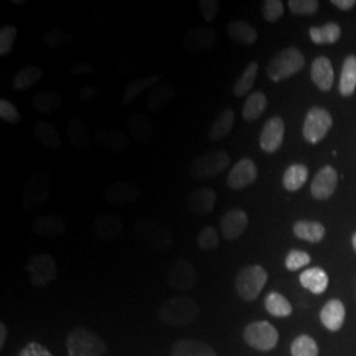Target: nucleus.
Masks as SVG:
<instances>
[{
	"instance_id": "obj_22",
	"label": "nucleus",
	"mask_w": 356,
	"mask_h": 356,
	"mask_svg": "<svg viewBox=\"0 0 356 356\" xmlns=\"http://www.w3.org/2000/svg\"><path fill=\"white\" fill-rule=\"evenodd\" d=\"M126 126H127L129 134L135 140L140 143H147L151 140L154 135V126L149 118L140 113H134L129 114L126 119Z\"/></svg>"
},
{
	"instance_id": "obj_21",
	"label": "nucleus",
	"mask_w": 356,
	"mask_h": 356,
	"mask_svg": "<svg viewBox=\"0 0 356 356\" xmlns=\"http://www.w3.org/2000/svg\"><path fill=\"white\" fill-rule=\"evenodd\" d=\"M216 204V193L211 188H201L191 191L188 197V206L191 211L198 216L210 214Z\"/></svg>"
},
{
	"instance_id": "obj_43",
	"label": "nucleus",
	"mask_w": 356,
	"mask_h": 356,
	"mask_svg": "<svg viewBox=\"0 0 356 356\" xmlns=\"http://www.w3.org/2000/svg\"><path fill=\"white\" fill-rule=\"evenodd\" d=\"M293 356H318V346L307 335H300L294 339L291 347Z\"/></svg>"
},
{
	"instance_id": "obj_50",
	"label": "nucleus",
	"mask_w": 356,
	"mask_h": 356,
	"mask_svg": "<svg viewBox=\"0 0 356 356\" xmlns=\"http://www.w3.org/2000/svg\"><path fill=\"white\" fill-rule=\"evenodd\" d=\"M0 118L13 124H17L22 122V115L19 113V110L7 99L0 101Z\"/></svg>"
},
{
	"instance_id": "obj_35",
	"label": "nucleus",
	"mask_w": 356,
	"mask_h": 356,
	"mask_svg": "<svg viewBox=\"0 0 356 356\" xmlns=\"http://www.w3.org/2000/svg\"><path fill=\"white\" fill-rule=\"evenodd\" d=\"M267 104L268 99L266 94L261 92V91H254L247 98V101L244 103L243 118L247 122H254L256 119H259L266 111Z\"/></svg>"
},
{
	"instance_id": "obj_15",
	"label": "nucleus",
	"mask_w": 356,
	"mask_h": 356,
	"mask_svg": "<svg viewBox=\"0 0 356 356\" xmlns=\"http://www.w3.org/2000/svg\"><path fill=\"white\" fill-rule=\"evenodd\" d=\"M285 124L280 116H273L264 124L260 134V147L264 152L275 153L280 149L284 140Z\"/></svg>"
},
{
	"instance_id": "obj_9",
	"label": "nucleus",
	"mask_w": 356,
	"mask_h": 356,
	"mask_svg": "<svg viewBox=\"0 0 356 356\" xmlns=\"http://www.w3.org/2000/svg\"><path fill=\"white\" fill-rule=\"evenodd\" d=\"M26 269L29 273L31 284L38 288H42L51 284L57 279V273H58L57 261L54 260L53 256L47 254L31 257Z\"/></svg>"
},
{
	"instance_id": "obj_6",
	"label": "nucleus",
	"mask_w": 356,
	"mask_h": 356,
	"mask_svg": "<svg viewBox=\"0 0 356 356\" xmlns=\"http://www.w3.org/2000/svg\"><path fill=\"white\" fill-rule=\"evenodd\" d=\"M267 270L260 266L243 268L235 279V288L244 301H254L266 286Z\"/></svg>"
},
{
	"instance_id": "obj_10",
	"label": "nucleus",
	"mask_w": 356,
	"mask_h": 356,
	"mask_svg": "<svg viewBox=\"0 0 356 356\" xmlns=\"http://www.w3.org/2000/svg\"><path fill=\"white\" fill-rule=\"evenodd\" d=\"M332 126V118L325 108L313 107L306 115L304 123V138L310 144H318Z\"/></svg>"
},
{
	"instance_id": "obj_8",
	"label": "nucleus",
	"mask_w": 356,
	"mask_h": 356,
	"mask_svg": "<svg viewBox=\"0 0 356 356\" xmlns=\"http://www.w3.org/2000/svg\"><path fill=\"white\" fill-rule=\"evenodd\" d=\"M243 337L245 343L260 351H270L279 342V332L267 321H256L247 325Z\"/></svg>"
},
{
	"instance_id": "obj_38",
	"label": "nucleus",
	"mask_w": 356,
	"mask_h": 356,
	"mask_svg": "<svg viewBox=\"0 0 356 356\" xmlns=\"http://www.w3.org/2000/svg\"><path fill=\"white\" fill-rule=\"evenodd\" d=\"M266 309L268 313L273 317L284 318L292 314V305L291 302L279 292H270L266 297Z\"/></svg>"
},
{
	"instance_id": "obj_24",
	"label": "nucleus",
	"mask_w": 356,
	"mask_h": 356,
	"mask_svg": "<svg viewBox=\"0 0 356 356\" xmlns=\"http://www.w3.org/2000/svg\"><path fill=\"white\" fill-rule=\"evenodd\" d=\"M35 136L38 143L51 151H56L63 147V139L58 129L45 120H38L33 127Z\"/></svg>"
},
{
	"instance_id": "obj_11",
	"label": "nucleus",
	"mask_w": 356,
	"mask_h": 356,
	"mask_svg": "<svg viewBox=\"0 0 356 356\" xmlns=\"http://www.w3.org/2000/svg\"><path fill=\"white\" fill-rule=\"evenodd\" d=\"M166 282L176 291H191L198 284V273L188 259H178L170 268Z\"/></svg>"
},
{
	"instance_id": "obj_5",
	"label": "nucleus",
	"mask_w": 356,
	"mask_h": 356,
	"mask_svg": "<svg viewBox=\"0 0 356 356\" xmlns=\"http://www.w3.org/2000/svg\"><path fill=\"white\" fill-rule=\"evenodd\" d=\"M305 65V57L300 49L291 47L276 54L267 66V76L273 82H281L298 73Z\"/></svg>"
},
{
	"instance_id": "obj_42",
	"label": "nucleus",
	"mask_w": 356,
	"mask_h": 356,
	"mask_svg": "<svg viewBox=\"0 0 356 356\" xmlns=\"http://www.w3.org/2000/svg\"><path fill=\"white\" fill-rule=\"evenodd\" d=\"M42 42L51 49H63L73 42V36L63 28H51L45 32Z\"/></svg>"
},
{
	"instance_id": "obj_30",
	"label": "nucleus",
	"mask_w": 356,
	"mask_h": 356,
	"mask_svg": "<svg viewBox=\"0 0 356 356\" xmlns=\"http://www.w3.org/2000/svg\"><path fill=\"white\" fill-rule=\"evenodd\" d=\"M67 131V138L70 144L76 149H86L91 143V135H90L89 128L81 120L73 118L67 122L66 126Z\"/></svg>"
},
{
	"instance_id": "obj_17",
	"label": "nucleus",
	"mask_w": 356,
	"mask_h": 356,
	"mask_svg": "<svg viewBox=\"0 0 356 356\" xmlns=\"http://www.w3.org/2000/svg\"><path fill=\"white\" fill-rule=\"evenodd\" d=\"M122 219L114 214H101L92 223V232L101 242L116 241L123 232Z\"/></svg>"
},
{
	"instance_id": "obj_27",
	"label": "nucleus",
	"mask_w": 356,
	"mask_h": 356,
	"mask_svg": "<svg viewBox=\"0 0 356 356\" xmlns=\"http://www.w3.org/2000/svg\"><path fill=\"white\" fill-rule=\"evenodd\" d=\"M176 97V90L173 89L170 85H159L154 86L147 95V107L153 111L159 113L168 107L170 102Z\"/></svg>"
},
{
	"instance_id": "obj_48",
	"label": "nucleus",
	"mask_w": 356,
	"mask_h": 356,
	"mask_svg": "<svg viewBox=\"0 0 356 356\" xmlns=\"http://www.w3.org/2000/svg\"><path fill=\"white\" fill-rule=\"evenodd\" d=\"M284 15V3L281 0H266L263 3V16L269 23H275Z\"/></svg>"
},
{
	"instance_id": "obj_16",
	"label": "nucleus",
	"mask_w": 356,
	"mask_h": 356,
	"mask_svg": "<svg viewBox=\"0 0 356 356\" xmlns=\"http://www.w3.org/2000/svg\"><path fill=\"white\" fill-rule=\"evenodd\" d=\"M257 177V168L251 159H242L229 170L227 176V186L234 191H241L251 184Z\"/></svg>"
},
{
	"instance_id": "obj_23",
	"label": "nucleus",
	"mask_w": 356,
	"mask_h": 356,
	"mask_svg": "<svg viewBox=\"0 0 356 356\" xmlns=\"http://www.w3.org/2000/svg\"><path fill=\"white\" fill-rule=\"evenodd\" d=\"M310 76L319 90L329 91L334 83V69L330 60L325 56L316 58L312 65Z\"/></svg>"
},
{
	"instance_id": "obj_3",
	"label": "nucleus",
	"mask_w": 356,
	"mask_h": 356,
	"mask_svg": "<svg viewBox=\"0 0 356 356\" xmlns=\"http://www.w3.org/2000/svg\"><path fill=\"white\" fill-rule=\"evenodd\" d=\"M135 235L143 244L156 251H166L173 245V235L169 227L152 218L135 223Z\"/></svg>"
},
{
	"instance_id": "obj_54",
	"label": "nucleus",
	"mask_w": 356,
	"mask_h": 356,
	"mask_svg": "<svg viewBox=\"0 0 356 356\" xmlns=\"http://www.w3.org/2000/svg\"><path fill=\"white\" fill-rule=\"evenodd\" d=\"M331 3H332L335 7H338L339 10H344V11L351 10L353 7H355L356 4L355 0H332Z\"/></svg>"
},
{
	"instance_id": "obj_41",
	"label": "nucleus",
	"mask_w": 356,
	"mask_h": 356,
	"mask_svg": "<svg viewBox=\"0 0 356 356\" xmlns=\"http://www.w3.org/2000/svg\"><path fill=\"white\" fill-rule=\"evenodd\" d=\"M257 70H259V64L256 61L250 63L248 66L244 69L242 76L236 79V82L234 83L232 92L235 97L241 98L244 97L245 94H248V91L252 89L257 76Z\"/></svg>"
},
{
	"instance_id": "obj_2",
	"label": "nucleus",
	"mask_w": 356,
	"mask_h": 356,
	"mask_svg": "<svg viewBox=\"0 0 356 356\" xmlns=\"http://www.w3.org/2000/svg\"><path fill=\"white\" fill-rule=\"evenodd\" d=\"M66 348L69 356H104L107 346L94 331L76 327L66 337Z\"/></svg>"
},
{
	"instance_id": "obj_18",
	"label": "nucleus",
	"mask_w": 356,
	"mask_h": 356,
	"mask_svg": "<svg viewBox=\"0 0 356 356\" xmlns=\"http://www.w3.org/2000/svg\"><path fill=\"white\" fill-rule=\"evenodd\" d=\"M338 185V175L332 166H325L316 175L310 191L316 200H326L334 194Z\"/></svg>"
},
{
	"instance_id": "obj_31",
	"label": "nucleus",
	"mask_w": 356,
	"mask_h": 356,
	"mask_svg": "<svg viewBox=\"0 0 356 356\" xmlns=\"http://www.w3.org/2000/svg\"><path fill=\"white\" fill-rule=\"evenodd\" d=\"M293 232L298 239H302L306 242L319 243L323 239L326 229L318 222L298 220L293 226Z\"/></svg>"
},
{
	"instance_id": "obj_29",
	"label": "nucleus",
	"mask_w": 356,
	"mask_h": 356,
	"mask_svg": "<svg viewBox=\"0 0 356 356\" xmlns=\"http://www.w3.org/2000/svg\"><path fill=\"white\" fill-rule=\"evenodd\" d=\"M160 79L161 76L154 74V76H140L131 81L122 95V104L127 106L129 103L134 102L145 90L153 89L154 85L160 82Z\"/></svg>"
},
{
	"instance_id": "obj_45",
	"label": "nucleus",
	"mask_w": 356,
	"mask_h": 356,
	"mask_svg": "<svg viewBox=\"0 0 356 356\" xmlns=\"http://www.w3.org/2000/svg\"><path fill=\"white\" fill-rule=\"evenodd\" d=\"M16 38H17L16 26H1V29H0V56H6L13 51Z\"/></svg>"
},
{
	"instance_id": "obj_14",
	"label": "nucleus",
	"mask_w": 356,
	"mask_h": 356,
	"mask_svg": "<svg viewBox=\"0 0 356 356\" xmlns=\"http://www.w3.org/2000/svg\"><path fill=\"white\" fill-rule=\"evenodd\" d=\"M94 140L103 151L113 154L126 152L131 145L127 136L122 131L111 127L98 128L94 134Z\"/></svg>"
},
{
	"instance_id": "obj_4",
	"label": "nucleus",
	"mask_w": 356,
	"mask_h": 356,
	"mask_svg": "<svg viewBox=\"0 0 356 356\" xmlns=\"http://www.w3.org/2000/svg\"><path fill=\"white\" fill-rule=\"evenodd\" d=\"M51 189V173L38 170L26 179L22 191V204L24 211H33L49 200Z\"/></svg>"
},
{
	"instance_id": "obj_34",
	"label": "nucleus",
	"mask_w": 356,
	"mask_h": 356,
	"mask_svg": "<svg viewBox=\"0 0 356 356\" xmlns=\"http://www.w3.org/2000/svg\"><path fill=\"white\" fill-rule=\"evenodd\" d=\"M234 122H235V114L231 108L222 111L216 116L213 126L210 128V132H209L210 140L218 143V141L223 140L226 136H229L232 126H234Z\"/></svg>"
},
{
	"instance_id": "obj_51",
	"label": "nucleus",
	"mask_w": 356,
	"mask_h": 356,
	"mask_svg": "<svg viewBox=\"0 0 356 356\" xmlns=\"http://www.w3.org/2000/svg\"><path fill=\"white\" fill-rule=\"evenodd\" d=\"M19 356H54L51 351L38 342H31L20 351Z\"/></svg>"
},
{
	"instance_id": "obj_44",
	"label": "nucleus",
	"mask_w": 356,
	"mask_h": 356,
	"mask_svg": "<svg viewBox=\"0 0 356 356\" xmlns=\"http://www.w3.org/2000/svg\"><path fill=\"white\" fill-rule=\"evenodd\" d=\"M197 243L200 250L202 251H213L216 250L219 244V238H218V232L216 227L213 226H206L197 238Z\"/></svg>"
},
{
	"instance_id": "obj_47",
	"label": "nucleus",
	"mask_w": 356,
	"mask_h": 356,
	"mask_svg": "<svg viewBox=\"0 0 356 356\" xmlns=\"http://www.w3.org/2000/svg\"><path fill=\"white\" fill-rule=\"evenodd\" d=\"M310 260H312L310 254L300 250H292L285 259V267L288 270H298L301 268L309 266Z\"/></svg>"
},
{
	"instance_id": "obj_1",
	"label": "nucleus",
	"mask_w": 356,
	"mask_h": 356,
	"mask_svg": "<svg viewBox=\"0 0 356 356\" xmlns=\"http://www.w3.org/2000/svg\"><path fill=\"white\" fill-rule=\"evenodd\" d=\"M200 316V306L186 296H176L166 300L157 312L159 319L168 326H188Z\"/></svg>"
},
{
	"instance_id": "obj_57",
	"label": "nucleus",
	"mask_w": 356,
	"mask_h": 356,
	"mask_svg": "<svg viewBox=\"0 0 356 356\" xmlns=\"http://www.w3.org/2000/svg\"><path fill=\"white\" fill-rule=\"evenodd\" d=\"M353 245H354V248H355L356 251V232L354 234V236H353Z\"/></svg>"
},
{
	"instance_id": "obj_33",
	"label": "nucleus",
	"mask_w": 356,
	"mask_h": 356,
	"mask_svg": "<svg viewBox=\"0 0 356 356\" xmlns=\"http://www.w3.org/2000/svg\"><path fill=\"white\" fill-rule=\"evenodd\" d=\"M227 35H229V40L243 44V45H252L257 40V31L251 24H248L247 22H243V20H236V22L229 23L227 26Z\"/></svg>"
},
{
	"instance_id": "obj_52",
	"label": "nucleus",
	"mask_w": 356,
	"mask_h": 356,
	"mask_svg": "<svg viewBox=\"0 0 356 356\" xmlns=\"http://www.w3.org/2000/svg\"><path fill=\"white\" fill-rule=\"evenodd\" d=\"M101 94V90L98 89L94 85H85L82 86L79 92H78V98L81 102L89 103L94 102Z\"/></svg>"
},
{
	"instance_id": "obj_20",
	"label": "nucleus",
	"mask_w": 356,
	"mask_h": 356,
	"mask_svg": "<svg viewBox=\"0 0 356 356\" xmlns=\"http://www.w3.org/2000/svg\"><path fill=\"white\" fill-rule=\"evenodd\" d=\"M32 231L40 238L53 239L64 234L66 231V223L61 216L56 214L40 216L32 222Z\"/></svg>"
},
{
	"instance_id": "obj_46",
	"label": "nucleus",
	"mask_w": 356,
	"mask_h": 356,
	"mask_svg": "<svg viewBox=\"0 0 356 356\" xmlns=\"http://www.w3.org/2000/svg\"><path fill=\"white\" fill-rule=\"evenodd\" d=\"M289 10L293 15H313L318 11L319 3L317 0H289Z\"/></svg>"
},
{
	"instance_id": "obj_12",
	"label": "nucleus",
	"mask_w": 356,
	"mask_h": 356,
	"mask_svg": "<svg viewBox=\"0 0 356 356\" xmlns=\"http://www.w3.org/2000/svg\"><path fill=\"white\" fill-rule=\"evenodd\" d=\"M140 197V189L127 181H115L108 184L102 191V198L113 206L134 204Z\"/></svg>"
},
{
	"instance_id": "obj_55",
	"label": "nucleus",
	"mask_w": 356,
	"mask_h": 356,
	"mask_svg": "<svg viewBox=\"0 0 356 356\" xmlns=\"http://www.w3.org/2000/svg\"><path fill=\"white\" fill-rule=\"evenodd\" d=\"M6 339H7V327L4 323H1L0 325V348L4 347Z\"/></svg>"
},
{
	"instance_id": "obj_40",
	"label": "nucleus",
	"mask_w": 356,
	"mask_h": 356,
	"mask_svg": "<svg viewBox=\"0 0 356 356\" xmlns=\"http://www.w3.org/2000/svg\"><path fill=\"white\" fill-rule=\"evenodd\" d=\"M44 76V72L38 66H26L13 78V89L17 91L29 89L35 86Z\"/></svg>"
},
{
	"instance_id": "obj_49",
	"label": "nucleus",
	"mask_w": 356,
	"mask_h": 356,
	"mask_svg": "<svg viewBox=\"0 0 356 356\" xmlns=\"http://www.w3.org/2000/svg\"><path fill=\"white\" fill-rule=\"evenodd\" d=\"M198 10L201 16L207 23L214 22L219 15V1L216 0H200L198 1Z\"/></svg>"
},
{
	"instance_id": "obj_36",
	"label": "nucleus",
	"mask_w": 356,
	"mask_h": 356,
	"mask_svg": "<svg viewBox=\"0 0 356 356\" xmlns=\"http://www.w3.org/2000/svg\"><path fill=\"white\" fill-rule=\"evenodd\" d=\"M356 88V57L348 56L344 60L341 79H339V91L343 97H350L354 94Z\"/></svg>"
},
{
	"instance_id": "obj_32",
	"label": "nucleus",
	"mask_w": 356,
	"mask_h": 356,
	"mask_svg": "<svg viewBox=\"0 0 356 356\" xmlns=\"http://www.w3.org/2000/svg\"><path fill=\"white\" fill-rule=\"evenodd\" d=\"M63 104V98L54 91H38L32 98V107L40 114H53Z\"/></svg>"
},
{
	"instance_id": "obj_37",
	"label": "nucleus",
	"mask_w": 356,
	"mask_h": 356,
	"mask_svg": "<svg viewBox=\"0 0 356 356\" xmlns=\"http://www.w3.org/2000/svg\"><path fill=\"white\" fill-rule=\"evenodd\" d=\"M309 177V170L305 165L302 164H293L289 166L282 177V184L286 191H300Z\"/></svg>"
},
{
	"instance_id": "obj_28",
	"label": "nucleus",
	"mask_w": 356,
	"mask_h": 356,
	"mask_svg": "<svg viewBox=\"0 0 356 356\" xmlns=\"http://www.w3.org/2000/svg\"><path fill=\"white\" fill-rule=\"evenodd\" d=\"M301 285L314 294H321L327 289L329 277L322 268H309L300 275Z\"/></svg>"
},
{
	"instance_id": "obj_19",
	"label": "nucleus",
	"mask_w": 356,
	"mask_h": 356,
	"mask_svg": "<svg viewBox=\"0 0 356 356\" xmlns=\"http://www.w3.org/2000/svg\"><path fill=\"white\" fill-rule=\"evenodd\" d=\"M248 226V216L241 209H232L222 216L220 231L226 241L238 239Z\"/></svg>"
},
{
	"instance_id": "obj_7",
	"label": "nucleus",
	"mask_w": 356,
	"mask_h": 356,
	"mask_svg": "<svg viewBox=\"0 0 356 356\" xmlns=\"http://www.w3.org/2000/svg\"><path fill=\"white\" fill-rule=\"evenodd\" d=\"M229 161V153L225 151L204 153L193 160L191 175L197 179L216 177L227 169Z\"/></svg>"
},
{
	"instance_id": "obj_25",
	"label": "nucleus",
	"mask_w": 356,
	"mask_h": 356,
	"mask_svg": "<svg viewBox=\"0 0 356 356\" xmlns=\"http://www.w3.org/2000/svg\"><path fill=\"white\" fill-rule=\"evenodd\" d=\"M172 356H216V353L210 344L193 339H181L173 344Z\"/></svg>"
},
{
	"instance_id": "obj_39",
	"label": "nucleus",
	"mask_w": 356,
	"mask_h": 356,
	"mask_svg": "<svg viewBox=\"0 0 356 356\" xmlns=\"http://www.w3.org/2000/svg\"><path fill=\"white\" fill-rule=\"evenodd\" d=\"M342 29L337 23H329L323 26H312L309 35L316 44H334L341 38Z\"/></svg>"
},
{
	"instance_id": "obj_26",
	"label": "nucleus",
	"mask_w": 356,
	"mask_h": 356,
	"mask_svg": "<svg viewBox=\"0 0 356 356\" xmlns=\"http://www.w3.org/2000/svg\"><path fill=\"white\" fill-rule=\"evenodd\" d=\"M346 310L339 300H331L321 312V321L329 330H339L343 325Z\"/></svg>"
},
{
	"instance_id": "obj_56",
	"label": "nucleus",
	"mask_w": 356,
	"mask_h": 356,
	"mask_svg": "<svg viewBox=\"0 0 356 356\" xmlns=\"http://www.w3.org/2000/svg\"><path fill=\"white\" fill-rule=\"evenodd\" d=\"M13 4H17V6H20V4H24L26 3V0H13Z\"/></svg>"
},
{
	"instance_id": "obj_13",
	"label": "nucleus",
	"mask_w": 356,
	"mask_h": 356,
	"mask_svg": "<svg viewBox=\"0 0 356 356\" xmlns=\"http://www.w3.org/2000/svg\"><path fill=\"white\" fill-rule=\"evenodd\" d=\"M218 33L211 26H200L191 29L184 38V48L191 54H200L216 45Z\"/></svg>"
},
{
	"instance_id": "obj_53",
	"label": "nucleus",
	"mask_w": 356,
	"mask_h": 356,
	"mask_svg": "<svg viewBox=\"0 0 356 356\" xmlns=\"http://www.w3.org/2000/svg\"><path fill=\"white\" fill-rule=\"evenodd\" d=\"M92 72H94V66L86 61H76V64L70 67V73L73 76H83V74H90Z\"/></svg>"
}]
</instances>
